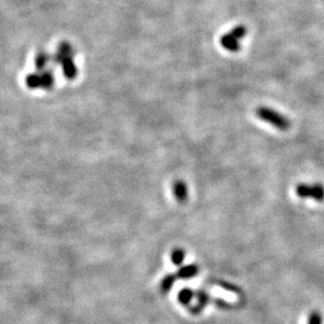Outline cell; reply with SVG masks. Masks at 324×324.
<instances>
[{
	"label": "cell",
	"instance_id": "cell-1",
	"mask_svg": "<svg viewBox=\"0 0 324 324\" xmlns=\"http://www.w3.org/2000/svg\"><path fill=\"white\" fill-rule=\"evenodd\" d=\"M256 114L258 117L264 122L272 124L279 131L285 132L291 127V122L282 114L278 113L273 108H265V107H260L257 108Z\"/></svg>",
	"mask_w": 324,
	"mask_h": 324
},
{
	"label": "cell",
	"instance_id": "cell-2",
	"mask_svg": "<svg viewBox=\"0 0 324 324\" xmlns=\"http://www.w3.org/2000/svg\"><path fill=\"white\" fill-rule=\"evenodd\" d=\"M296 194L302 199H313L318 202L324 201V186L321 185H305L301 183L296 186Z\"/></svg>",
	"mask_w": 324,
	"mask_h": 324
},
{
	"label": "cell",
	"instance_id": "cell-3",
	"mask_svg": "<svg viewBox=\"0 0 324 324\" xmlns=\"http://www.w3.org/2000/svg\"><path fill=\"white\" fill-rule=\"evenodd\" d=\"M74 55H75V52L74 50H73L72 46L69 44V42L62 41L59 44L57 52L55 53V55L53 56V61H54V63L60 65V63L62 62L65 58L74 57Z\"/></svg>",
	"mask_w": 324,
	"mask_h": 324
},
{
	"label": "cell",
	"instance_id": "cell-4",
	"mask_svg": "<svg viewBox=\"0 0 324 324\" xmlns=\"http://www.w3.org/2000/svg\"><path fill=\"white\" fill-rule=\"evenodd\" d=\"M173 192L176 200L180 203L185 202L188 198V187L183 180H177L174 182Z\"/></svg>",
	"mask_w": 324,
	"mask_h": 324
},
{
	"label": "cell",
	"instance_id": "cell-5",
	"mask_svg": "<svg viewBox=\"0 0 324 324\" xmlns=\"http://www.w3.org/2000/svg\"><path fill=\"white\" fill-rule=\"evenodd\" d=\"M60 65L62 66V72L64 77L68 79V80H74L78 75V69L74 62V60H73V57L65 58L62 62L60 63Z\"/></svg>",
	"mask_w": 324,
	"mask_h": 324
},
{
	"label": "cell",
	"instance_id": "cell-6",
	"mask_svg": "<svg viewBox=\"0 0 324 324\" xmlns=\"http://www.w3.org/2000/svg\"><path fill=\"white\" fill-rule=\"evenodd\" d=\"M220 44H221V46L225 48L226 51L235 53L240 50L239 39H237L235 36H233L231 33L224 34L221 39H220Z\"/></svg>",
	"mask_w": 324,
	"mask_h": 324
},
{
	"label": "cell",
	"instance_id": "cell-7",
	"mask_svg": "<svg viewBox=\"0 0 324 324\" xmlns=\"http://www.w3.org/2000/svg\"><path fill=\"white\" fill-rule=\"evenodd\" d=\"M198 273H199V267L197 264H188L180 267L176 276L177 278L180 279H189L197 276Z\"/></svg>",
	"mask_w": 324,
	"mask_h": 324
},
{
	"label": "cell",
	"instance_id": "cell-8",
	"mask_svg": "<svg viewBox=\"0 0 324 324\" xmlns=\"http://www.w3.org/2000/svg\"><path fill=\"white\" fill-rule=\"evenodd\" d=\"M40 73L41 77V89L50 91L53 89L55 83V77L51 70H45Z\"/></svg>",
	"mask_w": 324,
	"mask_h": 324
},
{
	"label": "cell",
	"instance_id": "cell-9",
	"mask_svg": "<svg viewBox=\"0 0 324 324\" xmlns=\"http://www.w3.org/2000/svg\"><path fill=\"white\" fill-rule=\"evenodd\" d=\"M50 59H51L50 55H48L46 52H44V51L38 52V54L36 55V57H35V66H36V69H37V71L38 72L45 71Z\"/></svg>",
	"mask_w": 324,
	"mask_h": 324
},
{
	"label": "cell",
	"instance_id": "cell-10",
	"mask_svg": "<svg viewBox=\"0 0 324 324\" xmlns=\"http://www.w3.org/2000/svg\"><path fill=\"white\" fill-rule=\"evenodd\" d=\"M26 84L29 89L36 90L41 89V77L40 73H33L26 77Z\"/></svg>",
	"mask_w": 324,
	"mask_h": 324
},
{
	"label": "cell",
	"instance_id": "cell-11",
	"mask_svg": "<svg viewBox=\"0 0 324 324\" xmlns=\"http://www.w3.org/2000/svg\"><path fill=\"white\" fill-rule=\"evenodd\" d=\"M197 299H198V304L196 305V307H195L194 309H192L194 314L200 313V311L205 308V305L207 304V302H209V296H207L206 293L203 292V291L197 292Z\"/></svg>",
	"mask_w": 324,
	"mask_h": 324
},
{
	"label": "cell",
	"instance_id": "cell-12",
	"mask_svg": "<svg viewBox=\"0 0 324 324\" xmlns=\"http://www.w3.org/2000/svg\"><path fill=\"white\" fill-rule=\"evenodd\" d=\"M176 279H177L176 275H173V274L167 275V276L162 279L161 283H160L161 292L164 293V294H167V293H169L170 290H172L173 285L175 284Z\"/></svg>",
	"mask_w": 324,
	"mask_h": 324
},
{
	"label": "cell",
	"instance_id": "cell-13",
	"mask_svg": "<svg viewBox=\"0 0 324 324\" xmlns=\"http://www.w3.org/2000/svg\"><path fill=\"white\" fill-rule=\"evenodd\" d=\"M185 258V252L182 248H175L172 254H170V259H172V262L177 266H180L183 263Z\"/></svg>",
	"mask_w": 324,
	"mask_h": 324
},
{
	"label": "cell",
	"instance_id": "cell-14",
	"mask_svg": "<svg viewBox=\"0 0 324 324\" xmlns=\"http://www.w3.org/2000/svg\"><path fill=\"white\" fill-rule=\"evenodd\" d=\"M193 298H194V292L191 289H188V287L181 290L178 294V300L183 305H187L192 301Z\"/></svg>",
	"mask_w": 324,
	"mask_h": 324
},
{
	"label": "cell",
	"instance_id": "cell-15",
	"mask_svg": "<svg viewBox=\"0 0 324 324\" xmlns=\"http://www.w3.org/2000/svg\"><path fill=\"white\" fill-rule=\"evenodd\" d=\"M230 33H231V35H233V36H235V37H236L237 39H239V40H240V39H242V38L244 37V36L247 35V28L244 27V26H237V27H235L233 30H231Z\"/></svg>",
	"mask_w": 324,
	"mask_h": 324
},
{
	"label": "cell",
	"instance_id": "cell-16",
	"mask_svg": "<svg viewBox=\"0 0 324 324\" xmlns=\"http://www.w3.org/2000/svg\"><path fill=\"white\" fill-rule=\"evenodd\" d=\"M322 323H323V318L321 314L317 310L313 311V313H311L309 316L308 324H322Z\"/></svg>",
	"mask_w": 324,
	"mask_h": 324
}]
</instances>
